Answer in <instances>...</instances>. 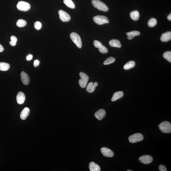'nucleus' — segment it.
<instances>
[{
  "mask_svg": "<svg viewBox=\"0 0 171 171\" xmlns=\"http://www.w3.org/2000/svg\"><path fill=\"white\" fill-rule=\"evenodd\" d=\"M92 3L94 6L100 11H107L108 10L107 6L99 0H92Z\"/></svg>",
  "mask_w": 171,
  "mask_h": 171,
  "instance_id": "f257e3e1",
  "label": "nucleus"
},
{
  "mask_svg": "<svg viewBox=\"0 0 171 171\" xmlns=\"http://www.w3.org/2000/svg\"><path fill=\"white\" fill-rule=\"evenodd\" d=\"M159 127L161 131L164 133H169L171 132L170 123L167 121L162 122L159 125Z\"/></svg>",
  "mask_w": 171,
  "mask_h": 171,
  "instance_id": "f03ea898",
  "label": "nucleus"
},
{
  "mask_svg": "<svg viewBox=\"0 0 171 171\" xmlns=\"http://www.w3.org/2000/svg\"><path fill=\"white\" fill-rule=\"evenodd\" d=\"M70 37L71 40L78 48H82V42L80 37L78 34L76 33L72 32L70 34Z\"/></svg>",
  "mask_w": 171,
  "mask_h": 171,
  "instance_id": "7ed1b4c3",
  "label": "nucleus"
},
{
  "mask_svg": "<svg viewBox=\"0 0 171 171\" xmlns=\"http://www.w3.org/2000/svg\"><path fill=\"white\" fill-rule=\"evenodd\" d=\"M93 20L96 24L98 25H101L105 24H108L109 23V21L106 17L102 15H98L94 17Z\"/></svg>",
  "mask_w": 171,
  "mask_h": 171,
  "instance_id": "20e7f679",
  "label": "nucleus"
},
{
  "mask_svg": "<svg viewBox=\"0 0 171 171\" xmlns=\"http://www.w3.org/2000/svg\"><path fill=\"white\" fill-rule=\"evenodd\" d=\"M143 135L140 133L134 134L130 136L128 138L129 141L132 143L141 141L143 140Z\"/></svg>",
  "mask_w": 171,
  "mask_h": 171,
  "instance_id": "39448f33",
  "label": "nucleus"
},
{
  "mask_svg": "<svg viewBox=\"0 0 171 171\" xmlns=\"http://www.w3.org/2000/svg\"><path fill=\"white\" fill-rule=\"evenodd\" d=\"M80 76L81 78L79 80L80 86L82 88H84L88 83L89 77L87 74L82 72L80 73Z\"/></svg>",
  "mask_w": 171,
  "mask_h": 171,
  "instance_id": "423d86ee",
  "label": "nucleus"
},
{
  "mask_svg": "<svg viewBox=\"0 0 171 171\" xmlns=\"http://www.w3.org/2000/svg\"><path fill=\"white\" fill-rule=\"evenodd\" d=\"M30 5L28 3L20 1L17 5V8L18 10L22 11H27L30 8Z\"/></svg>",
  "mask_w": 171,
  "mask_h": 171,
  "instance_id": "0eeeda50",
  "label": "nucleus"
},
{
  "mask_svg": "<svg viewBox=\"0 0 171 171\" xmlns=\"http://www.w3.org/2000/svg\"><path fill=\"white\" fill-rule=\"evenodd\" d=\"M59 18L63 22H68L70 20L71 17L69 14L62 10H60L58 11Z\"/></svg>",
  "mask_w": 171,
  "mask_h": 171,
  "instance_id": "6e6552de",
  "label": "nucleus"
},
{
  "mask_svg": "<svg viewBox=\"0 0 171 171\" xmlns=\"http://www.w3.org/2000/svg\"><path fill=\"white\" fill-rule=\"evenodd\" d=\"M139 160L142 163L147 165L151 163L153 159L152 156L148 155H145L140 157Z\"/></svg>",
  "mask_w": 171,
  "mask_h": 171,
  "instance_id": "1a4fd4ad",
  "label": "nucleus"
},
{
  "mask_svg": "<svg viewBox=\"0 0 171 171\" xmlns=\"http://www.w3.org/2000/svg\"><path fill=\"white\" fill-rule=\"evenodd\" d=\"M103 155L106 157H112L114 156V153L111 149L106 147H102L101 149Z\"/></svg>",
  "mask_w": 171,
  "mask_h": 171,
  "instance_id": "9d476101",
  "label": "nucleus"
},
{
  "mask_svg": "<svg viewBox=\"0 0 171 171\" xmlns=\"http://www.w3.org/2000/svg\"><path fill=\"white\" fill-rule=\"evenodd\" d=\"M21 78L23 83L25 85H27L30 82L29 76L24 71H22L21 73Z\"/></svg>",
  "mask_w": 171,
  "mask_h": 171,
  "instance_id": "9b49d317",
  "label": "nucleus"
},
{
  "mask_svg": "<svg viewBox=\"0 0 171 171\" xmlns=\"http://www.w3.org/2000/svg\"><path fill=\"white\" fill-rule=\"evenodd\" d=\"M25 99V94L22 92H18L16 97L17 103L19 104H22L24 103Z\"/></svg>",
  "mask_w": 171,
  "mask_h": 171,
  "instance_id": "f8f14e48",
  "label": "nucleus"
},
{
  "mask_svg": "<svg viewBox=\"0 0 171 171\" xmlns=\"http://www.w3.org/2000/svg\"><path fill=\"white\" fill-rule=\"evenodd\" d=\"M106 115V112L104 110L101 109L97 111L95 114V116L97 119L101 120Z\"/></svg>",
  "mask_w": 171,
  "mask_h": 171,
  "instance_id": "ddd939ff",
  "label": "nucleus"
},
{
  "mask_svg": "<svg viewBox=\"0 0 171 171\" xmlns=\"http://www.w3.org/2000/svg\"><path fill=\"white\" fill-rule=\"evenodd\" d=\"M160 39L163 42H167L170 41L171 39V31H168L162 34Z\"/></svg>",
  "mask_w": 171,
  "mask_h": 171,
  "instance_id": "4468645a",
  "label": "nucleus"
},
{
  "mask_svg": "<svg viewBox=\"0 0 171 171\" xmlns=\"http://www.w3.org/2000/svg\"><path fill=\"white\" fill-rule=\"evenodd\" d=\"M30 110L28 108L26 107L24 108L21 111L20 117L22 120H25L26 119L29 115Z\"/></svg>",
  "mask_w": 171,
  "mask_h": 171,
  "instance_id": "2eb2a0df",
  "label": "nucleus"
},
{
  "mask_svg": "<svg viewBox=\"0 0 171 171\" xmlns=\"http://www.w3.org/2000/svg\"><path fill=\"white\" fill-rule=\"evenodd\" d=\"M123 95L124 93L122 91H118V92H115L113 94V96L112 97L111 101L112 102H115L117 100L122 98L123 96Z\"/></svg>",
  "mask_w": 171,
  "mask_h": 171,
  "instance_id": "dca6fc26",
  "label": "nucleus"
},
{
  "mask_svg": "<svg viewBox=\"0 0 171 171\" xmlns=\"http://www.w3.org/2000/svg\"><path fill=\"white\" fill-rule=\"evenodd\" d=\"M89 168L90 171H100L101 168L99 165L94 162H91L89 164Z\"/></svg>",
  "mask_w": 171,
  "mask_h": 171,
  "instance_id": "f3484780",
  "label": "nucleus"
},
{
  "mask_svg": "<svg viewBox=\"0 0 171 171\" xmlns=\"http://www.w3.org/2000/svg\"><path fill=\"white\" fill-rule=\"evenodd\" d=\"M110 45L112 47L120 48L122 46L120 42L118 40L113 39L111 40L109 42Z\"/></svg>",
  "mask_w": 171,
  "mask_h": 171,
  "instance_id": "a211bd4d",
  "label": "nucleus"
},
{
  "mask_svg": "<svg viewBox=\"0 0 171 171\" xmlns=\"http://www.w3.org/2000/svg\"><path fill=\"white\" fill-rule=\"evenodd\" d=\"M140 32L139 31H134L126 33V35H127V38L128 39L131 40L135 36H138L140 35Z\"/></svg>",
  "mask_w": 171,
  "mask_h": 171,
  "instance_id": "6ab92c4d",
  "label": "nucleus"
},
{
  "mask_svg": "<svg viewBox=\"0 0 171 171\" xmlns=\"http://www.w3.org/2000/svg\"><path fill=\"white\" fill-rule=\"evenodd\" d=\"M130 16L131 18L134 20H137L139 18V13L138 11H134L130 13Z\"/></svg>",
  "mask_w": 171,
  "mask_h": 171,
  "instance_id": "aec40b11",
  "label": "nucleus"
},
{
  "mask_svg": "<svg viewBox=\"0 0 171 171\" xmlns=\"http://www.w3.org/2000/svg\"><path fill=\"white\" fill-rule=\"evenodd\" d=\"M10 68V65L7 63L0 62V70L6 71L8 70Z\"/></svg>",
  "mask_w": 171,
  "mask_h": 171,
  "instance_id": "412c9836",
  "label": "nucleus"
},
{
  "mask_svg": "<svg viewBox=\"0 0 171 171\" xmlns=\"http://www.w3.org/2000/svg\"><path fill=\"white\" fill-rule=\"evenodd\" d=\"M96 87L94 85L93 83L91 82L88 84L86 87V90L89 93H92L95 91Z\"/></svg>",
  "mask_w": 171,
  "mask_h": 171,
  "instance_id": "4be33fe9",
  "label": "nucleus"
},
{
  "mask_svg": "<svg viewBox=\"0 0 171 171\" xmlns=\"http://www.w3.org/2000/svg\"><path fill=\"white\" fill-rule=\"evenodd\" d=\"M135 65V62L133 61H130L127 63L124 66V68L125 70H128L134 67Z\"/></svg>",
  "mask_w": 171,
  "mask_h": 171,
  "instance_id": "5701e85b",
  "label": "nucleus"
},
{
  "mask_svg": "<svg viewBox=\"0 0 171 171\" xmlns=\"http://www.w3.org/2000/svg\"><path fill=\"white\" fill-rule=\"evenodd\" d=\"M63 2L68 8L72 9L75 8V4L72 0H64Z\"/></svg>",
  "mask_w": 171,
  "mask_h": 171,
  "instance_id": "b1692460",
  "label": "nucleus"
},
{
  "mask_svg": "<svg viewBox=\"0 0 171 171\" xmlns=\"http://www.w3.org/2000/svg\"><path fill=\"white\" fill-rule=\"evenodd\" d=\"M27 22L25 20L22 19L18 20L16 23V25L19 27H23L26 25Z\"/></svg>",
  "mask_w": 171,
  "mask_h": 171,
  "instance_id": "393cba45",
  "label": "nucleus"
},
{
  "mask_svg": "<svg viewBox=\"0 0 171 171\" xmlns=\"http://www.w3.org/2000/svg\"><path fill=\"white\" fill-rule=\"evenodd\" d=\"M163 57L165 59L169 62H171V52L170 51H166L163 54Z\"/></svg>",
  "mask_w": 171,
  "mask_h": 171,
  "instance_id": "a878e982",
  "label": "nucleus"
},
{
  "mask_svg": "<svg viewBox=\"0 0 171 171\" xmlns=\"http://www.w3.org/2000/svg\"><path fill=\"white\" fill-rule=\"evenodd\" d=\"M115 59L113 57H111L108 58L104 62V65H110V64L113 63L115 62Z\"/></svg>",
  "mask_w": 171,
  "mask_h": 171,
  "instance_id": "bb28decb",
  "label": "nucleus"
},
{
  "mask_svg": "<svg viewBox=\"0 0 171 171\" xmlns=\"http://www.w3.org/2000/svg\"><path fill=\"white\" fill-rule=\"evenodd\" d=\"M148 24L149 27H153L155 26L157 24L156 20L154 18H151L148 21Z\"/></svg>",
  "mask_w": 171,
  "mask_h": 171,
  "instance_id": "cd10ccee",
  "label": "nucleus"
},
{
  "mask_svg": "<svg viewBox=\"0 0 171 171\" xmlns=\"http://www.w3.org/2000/svg\"><path fill=\"white\" fill-rule=\"evenodd\" d=\"M99 51L101 53L106 54L108 53V50L104 46L102 45L99 48Z\"/></svg>",
  "mask_w": 171,
  "mask_h": 171,
  "instance_id": "c85d7f7f",
  "label": "nucleus"
},
{
  "mask_svg": "<svg viewBox=\"0 0 171 171\" xmlns=\"http://www.w3.org/2000/svg\"><path fill=\"white\" fill-rule=\"evenodd\" d=\"M34 27L37 30H39L42 27V24L39 21H37L34 23Z\"/></svg>",
  "mask_w": 171,
  "mask_h": 171,
  "instance_id": "c756f323",
  "label": "nucleus"
},
{
  "mask_svg": "<svg viewBox=\"0 0 171 171\" xmlns=\"http://www.w3.org/2000/svg\"><path fill=\"white\" fill-rule=\"evenodd\" d=\"M94 44L95 47L98 48L102 45V43L97 40L94 41Z\"/></svg>",
  "mask_w": 171,
  "mask_h": 171,
  "instance_id": "7c9ffc66",
  "label": "nucleus"
},
{
  "mask_svg": "<svg viewBox=\"0 0 171 171\" xmlns=\"http://www.w3.org/2000/svg\"><path fill=\"white\" fill-rule=\"evenodd\" d=\"M159 170L161 171H167L166 168L164 165H161L159 166Z\"/></svg>",
  "mask_w": 171,
  "mask_h": 171,
  "instance_id": "2f4dec72",
  "label": "nucleus"
},
{
  "mask_svg": "<svg viewBox=\"0 0 171 171\" xmlns=\"http://www.w3.org/2000/svg\"><path fill=\"white\" fill-rule=\"evenodd\" d=\"M39 61L38 60H35L34 61L33 65L34 67H36L39 65Z\"/></svg>",
  "mask_w": 171,
  "mask_h": 171,
  "instance_id": "473e14b6",
  "label": "nucleus"
},
{
  "mask_svg": "<svg viewBox=\"0 0 171 171\" xmlns=\"http://www.w3.org/2000/svg\"><path fill=\"white\" fill-rule=\"evenodd\" d=\"M11 41H14V42H16L17 41V38L14 35H12L11 37Z\"/></svg>",
  "mask_w": 171,
  "mask_h": 171,
  "instance_id": "72a5a7b5",
  "label": "nucleus"
},
{
  "mask_svg": "<svg viewBox=\"0 0 171 171\" xmlns=\"http://www.w3.org/2000/svg\"><path fill=\"white\" fill-rule=\"evenodd\" d=\"M32 55L31 54H29L26 57V60L27 61H30L32 59Z\"/></svg>",
  "mask_w": 171,
  "mask_h": 171,
  "instance_id": "f704fd0d",
  "label": "nucleus"
},
{
  "mask_svg": "<svg viewBox=\"0 0 171 171\" xmlns=\"http://www.w3.org/2000/svg\"><path fill=\"white\" fill-rule=\"evenodd\" d=\"M16 42L11 41L10 42V44L11 46H15L16 45Z\"/></svg>",
  "mask_w": 171,
  "mask_h": 171,
  "instance_id": "c9c22d12",
  "label": "nucleus"
},
{
  "mask_svg": "<svg viewBox=\"0 0 171 171\" xmlns=\"http://www.w3.org/2000/svg\"><path fill=\"white\" fill-rule=\"evenodd\" d=\"M4 48L3 46L0 44V52H2L4 51Z\"/></svg>",
  "mask_w": 171,
  "mask_h": 171,
  "instance_id": "e433bc0d",
  "label": "nucleus"
},
{
  "mask_svg": "<svg viewBox=\"0 0 171 171\" xmlns=\"http://www.w3.org/2000/svg\"><path fill=\"white\" fill-rule=\"evenodd\" d=\"M168 19L169 20H171V14L170 13L167 17Z\"/></svg>",
  "mask_w": 171,
  "mask_h": 171,
  "instance_id": "4c0bfd02",
  "label": "nucleus"
},
{
  "mask_svg": "<svg viewBox=\"0 0 171 171\" xmlns=\"http://www.w3.org/2000/svg\"><path fill=\"white\" fill-rule=\"evenodd\" d=\"M127 171H132V170H130V169H128V170H127Z\"/></svg>",
  "mask_w": 171,
  "mask_h": 171,
  "instance_id": "58836bf2",
  "label": "nucleus"
}]
</instances>
